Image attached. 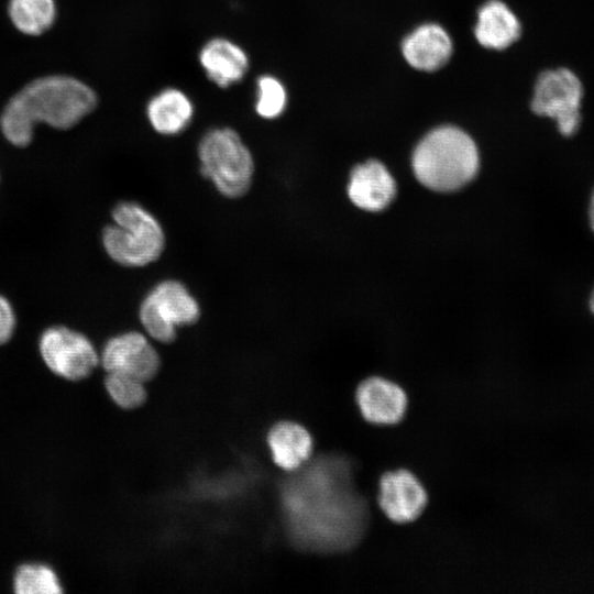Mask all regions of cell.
I'll list each match as a JSON object with an SVG mask.
<instances>
[{"label": "cell", "mask_w": 594, "mask_h": 594, "mask_svg": "<svg viewBox=\"0 0 594 594\" xmlns=\"http://www.w3.org/2000/svg\"><path fill=\"white\" fill-rule=\"evenodd\" d=\"M298 480L292 508L304 541L323 550L353 547L367 526L369 510L350 461L320 459Z\"/></svg>", "instance_id": "6da1fadb"}, {"label": "cell", "mask_w": 594, "mask_h": 594, "mask_svg": "<svg viewBox=\"0 0 594 594\" xmlns=\"http://www.w3.org/2000/svg\"><path fill=\"white\" fill-rule=\"evenodd\" d=\"M97 105L95 91L82 81L64 75L37 78L16 92L0 116L3 136L15 146H26L37 123L69 129Z\"/></svg>", "instance_id": "7a4b0ae2"}, {"label": "cell", "mask_w": 594, "mask_h": 594, "mask_svg": "<svg viewBox=\"0 0 594 594\" xmlns=\"http://www.w3.org/2000/svg\"><path fill=\"white\" fill-rule=\"evenodd\" d=\"M411 168L426 188L455 191L474 179L480 169V151L462 128L442 124L429 130L415 145Z\"/></svg>", "instance_id": "3957f363"}, {"label": "cell", "mask_w": 594, "mask_h": 594, "mask_svg": "<svg viewBox=\"0 0 594 594\" xmlns=\"http://www.w3.org/2000/svg\"><path fill=\"white\" fill-rule=\"evenodd\" d=\"M112 220L102 232V244L114 262L141 267L160 257L165 245L164 231L143 206L122 201L113 208Z\"/></svg>", "instance_id": "277c9868"}, {"label": "cell", "mask_w": 594, "mask_h": 594, "mask_svg": "<svg viewBox=\"0 0 594 594\" xmlns=\"http://www.w3.org/2000/svg\"><path fill=\"white\" fill-rule=\"evenodd\" d=\"M585 86L581 76L569 66H551L535 78L529 109L551 121L561 136H574L581 129Z\"/></svg>", "instance_id": "5b68a950"}, {"label": "cell", "mask_w": 594, "mask_h": 594, "mask_svg": "<svg viewBox=\"0 0 594 594\" xmlns=\"http://www.w3.org/2000/svg\"><path fill=\"white\" fill-rule=\"evenodd\" d=\"M200 172L228 198L244 195L252 183L254 160L249 147L231 128L206 132L198 144Z\"/></svg>", "instance_id": "8992f818"}, {"label": "cell", "mask_w": 594, "mask_h": 594, "mask_svg": "<svg viewBox=\"0 0 594 594\" xmlns=\"http://www.w3.org/2000/svg\"><path fill=\"white\" fill-rule=\"evenodd\" d=\"M140 320L155 340L169 343L178 327L195 323L200 316L196 298L178 280L166 279L155 285L141 302Z\"/></svg>", "instance_id": "52a82bcc"}, {"label": "cell", "mask_w": 594, "mask_h": 594, "mask_svg": "<svg viewBox=\"0 0 594 594\" xmlns=\"http://www.w3.org/2000/svg\"><path fill=\"white\" fill-rule=\"evenodd\" d=\"M38 352L46 367L66 381L85 380L99 364L90 339L65 326L45 329L38 339Z\"/></svg>", "instance_id": "ba28073f"}, {"label": "cell", "mask_w": 594, "mask_h": 594, "mask_svg": "<svg viewBox=\"0 0 594 594\" xmlns=\"http://www.w3.org/2000/svg\"><path fill=\"white\" fill-rule=\"evenodd\" d=\"M99 362L107 373H120L143 383L156 375L160 356L140 332L128 331L109 339L101 350Z\"/></svg>", "instance_id": "9c48e42d"}, {"label": "cell", "mask_w": 594, "mask_h": 594, "mask_svg": "<svg viewBox=\"0 0 594 594\" xmlns=\"http://www.w3.org/2000/svg\"><path fill=\"white\" fill-rule=\"evenodd\" d=\"M402 57L418 73L432 74L447 66L454 45L450 33L438 22H424L408 32L400 42Z\"/></svg>", "instance_id": "30bf717a"}, {"label": "cell", "mask_w": 594, "mask_h": 594, "mask_svg": "<svg viewBox=\"0 0 594 594\" xmlns=\"http://www.w3.org/2000/svg\"><path fill=\"white\" fill-rule=\"evenodd\" d=\"M396 182L385 164L367 160L351 172L346 193L351 202L367 212L386 209L395 199Z\"/></svg>", "instance_id": "8fae6325"}, {"label": "cell", "mask_w": 594, "mask_h": 594, "mask_svg": "<svg viewBox=\"0 0 594 594\" xmlns=\"http://www.w3.org/2000/svg\"><path fill=\"white\" fill-rule=\"evenodd\" d=\"M522 32L519 15L503 0H487L476 11L473 35L482 48L509 50L520 41Z\"/></svg>", "instance_id": "7c38bea8"}, {"label": "cell", "mask_w": 594, "mask_h": 594, "mask_svg": "<svg viewBox=\"0 0 594 594\" xmlns=\"http://www.w3.org/2000/svg\"><path fill=\"white\" fill-rule=\"evenodd\" d=\"M378 503L393 521L409 522L422 513L427 504V493L411 472L389 471L381 477Z\"/></svg>", "instance_id": "4fadbf2b"}, {"label": "cell", "mask_w": 594, "mask_h": 594, "mask_svg": "<svg viewBox=\"0 0 594 594\" xmlns=\"http://www.w3.org/2000/svg\"><path fill=\"white\" fill-rule=\"evenodd\" d=\"M356 403L362 416L372 424L398 422L406 410L407 398L402 387L383 377L363 381L356 389Z\"/></svg>", "instance_id": "5bb4252c"}, {"label": "cell", "mask_w": 594, "mask_h": 594, "mask_svg": "<svg viewBox=\"0 0 594 594\" xmlns=\"http://www.w3.org/2000/svg\"><path fill=\"white\" fill-rule=\"evenodd\" d=\"M198 59L207 77L221 88L239 82L249 69V56L237 43L213 37L200 50Z\"/></svg>", "instance_id": "9a60e30c"}, {"label": "cell", "mask_w": 594, "mask_h": 594, "mask_svg": "<svg viewBox=\"0 0 594 594\" xmlns=\"http://www.w3.org/2000/svg\"><path fill=\"white\" fill-rule=\"evenodd\" d=\"M145 111L153 130L163 135H175L188 127L195 109L184 91L165 88L148 100Z\"/></svg>", "instance_id": "2e32d148"}, {"label": "cell", "mask_w": 594, "mask_h": 594, "mask_svg": "<svg viewBox=\"0 0 594 594\" xmlns=\"http://www.w3.org/2000/svg\"><path fill=\"white\" fill-rule=\"evenodd\" d=\"M274 462L286 471H294L308 461L312 438L308 430L293 421H280L267 435Z\"/></svg>", "instance_id": "e0dca14e"}, {"label": "cell", "mask_w": 594, "mask_h": 594, "mask_svg": "<svg viewBox=\"0 0 594 594\" xmlns=\"http://www.w3.org/2000/svg\"><path fill=\"white\" fill-rule=\"evenodd\" d=\"M8 13L20 32L35 36L53 25L56 3L55 0H10Z\"/></svg>", "instance_id": "ac0fdd59"}, {"label": "cell", "mask_w": 594, "mask_h": 594, "mask_svg": "<svg viewBox=\"0 0 594 594\" xmlns=\"http://www.w3.org/2000/svg\"><path fill=\"white\" fill-rule=\"evenodd\" d=\"M16 594H59L63 587L58 575L47 564L24 563L16 568L13 580Z\"/></svg>", "instance_id": "d6986e66"}, {"label": "cell", "mask_w": 594, "mask_h": 594, "mask_svg": "<svg viewBox=\"0 0 594 594\" xmlns=\"http://www.w3.org/2000/svg\"><path fill=\"white\" fill-rule=\"evenodd\" d=\"M256 87V113L267 120L278 118L287 105L284 84L275 76L262 75L257 78Z\"/></svg>", "instance_id": "ffe728a7"}, {"label": "cell", "mask_w": 594, "mask_h": 594, "mask_svg": "<svg viewBox=\"0 0 594 594\" xmlns=\"http://www.w3.org/2000/svg\"><path fill=\"white\" fill-rule=\"evenodd\" d=\"M105 387L110 398L123 409L140 407L146 399L143 382L120 373H107Z\"/></svg>", "instance_id": "44dd1931"}, {"label": "cell", "mask_w": 594, "mask_h": 594, "mask_svg": "<svg viewBox=\"0 0 594 594\" xmlns=\"http://www.w3.org/2000/svg\"><path fill=\"white\" fill-rule=\"evenodd\" d=\"M16 326L14 309L8 298L0 295V345L7 343Z\"/></svg>", "instance_id": "7402d4cb"}, {"label": "cell", "mask_w": 594, "mask_h": 594, "mask_svg": "<svg viewBox=\"0 0 594 594\" xmlns=\"http://www.w3.org/2000/svg\"><path fill=\"white\" fill-rule=\"evenodd\" d=\"M588 220L592 231L594 232V189L592 191L588 205Z\"/></svg>", "instance_id": "603a6c76"}, {"label": "cell", "mask_w": 594, "mask_h": 594, "mask_svg": "<svg viewBox=\"0 0 594 594\" xmlns=\"http://www.w3.org/2000/svg\"><path fill=\"white\" fill-rule=\"evenodd\" d=\"M588 306H590V309H591L592 314L594 315V288H593V290L591 293V296H590Z\"/></svg>", "instance_id": "cb8c5ba5"}]
</instances>
